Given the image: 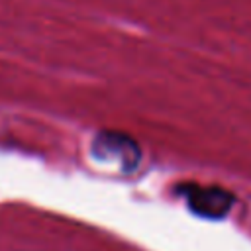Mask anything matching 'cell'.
<instances>
[{"mask_svg":"<svg viewBox=\"0 0 251 251\" xmlns=\"http://www.w3.org/2000/svg\"><path fill=\"white\" fill-rule=\"evenodd\" d=\"M182 194L186 198V204L188 208L202 216V218H208V220H220L224 218L235 198L231 192L220 188V186H202V184H184L182 188Z\"/></svg>","mask_w":251,"mask_h":251,"instance_id":"1","label":"cell"},{"mask_svg":"<svg viewBox=\"0 0 251 251\" xmlns=\"http://www.w3.org/2000/svg\"><path fill=\"white\" fill-rule=\"evenodd\" d=\"M92 153L100 161H118L124 169H133L139 161V149L133 139L118 131H102L92 143Z\"/></svg>","mask_w":251,"mask_h":251,"instance_id":"2","label":"cell"}]
</instances>
